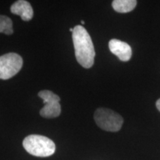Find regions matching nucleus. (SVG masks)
I'll list each match as a JSON object with an SVG mask.
<instances>
[{"instance_id":"f257e3e1","label":"nucleus","mask_w":160,"mask_h":160,"mask_svg":"<svg viewBox=\"0 0 160 160\" xmlns=\"http://www.w3.org/2000/svg\"><path fill=\"white\" fill-rule=\"evenodd\" d=\"M75 56L77 62L85 68H90L93 65L95 50L91 36L82 25L73 28L72 33Z\"/></svg>"},{"instance_id":"f03ea898","label":"nucleus","mask_w":160,"mask_h":160,"mask_svg":"<svg viewBox=\"0 0 160 160\" xmlns=\"http://www.w3.org/2000/svg\"><path fill=\"white\" fill-rule=\"evenodd\" d=\"M24 148L30 154L38 157H47L53 155L56 150L54 142L49 138L41 135H30L22 142Z\"/></svg>"},{"instance_id":"423d86ee","label":"nucleus","mask_w":160,"mask_h":160,"mask_svg":"<svg viewBox=\"0 0 160 160\" xmlns=\"http://www.w3.org/2000/svg\"><path fill=\"white\" fill-rule=\"evenodd\" d=\"M109 49L112 53L117 56L122 62H128L131 59L132 50L131 46L121 40L113 39L109 42Z\"/></svg>"},{"instance_id":"7ed1b4c3","label":"nucleus","mask_w":160,"mask_h":160,"mask_svg":"<svg viewBox=\"0 0 160 160\" xmlns=\"http://www.w3.org/2000/svg\"><path fill=\"white\" fill-rule=\"evenodd\" d=\"M93 118L100 128L106 131H119L123 124V118L119 113L104 108H98L95 111Z\"/></svg>"},{"instance_id":"1a4fd4ad","label":"nucleus","mask_w":160,"mask_h":160,"mask_svg":"<svg viewBox=\"0 0 160 160\" xmlns=\"http://www.w3.org/2000/svg\"><path fill=\"white\" fill-rule=\"evenodd\" d=\"M0 33L6 35H11L13 33L12 20L4 15H0Z\"/></svg>"},{"instance_id":"9d476101","label":"nucleus","mask_w":160,"mask_h":160,"mask_svg":"<svg viewBox=\"0 0 160 160\" xmlns=\"http://www.w3.org/2000/svg\"><path fill=\"white\" fill-rule=\"evenodd\" d=\"M156 105H157V109L160 111V99H159L157 101V103H156Z\"/></svg>"},{"instance_id":"6e6552de","label":"nucleus","mask_w":160,"mask_h":160,"mask_svg":"<svg viewBox=\"0 0 160 160\" xmlns=\"http://www.w3.org/2000/svg\"><path fill=\"white\" fill-rule=\"evenodd\" d=\"M137 4L135 0H114L112 2V7L118 13H128L135 8Z\"/></svg>"},{"instance_id":"39448f33","label":"nucleus","mask_w":160,"mask_h":160,"mask_svg":"<svg viewBox=\"0 0 160 160\" xmlns=\"http://www.w3.org/2000/svg\"><path fill=\"white\" fill-rule=\"evenodd\" d=\"M38 96L43 100L45 104L44 107L40 110V115L47 119L59 117L61 113V105L59 104L60 98L59 96L48 90L39 91Z\"/></svg>"},{"instance_id":"0eeeda50","label":"nucleus","mask_w":160,"mask_h":160,"mask_svg":"<svg viewBox=\"0 0 160 160\" xmlns=\"http://www.w3.org/2000/svg\"><path fill=\"white\" fill-rule=\"evenodd\" d=\"M11 11L13 14L19 16L25 22L30 21L33 17V11L31 5L25 0L15 2L11 5Z\"/></svg>"},{"instance_id":"9b49d317","label":"nucleus","mask_w":160,"mask_h":160,"mask_svg":"<svg viewBox=\"0 0 160 160\" xmlns=\"http://www.w3.org/2000/svg\"><path fill=\"white\" fill-rule=\"evenodd\" d=\"M70 31H71L72 33H73V28H71V29H70Z\"/></svg>"},{"instance_id":"f8f14e48","label":"nucleus","mask_w":160,"mask_h":160,"mask_svg":"<svg viewBox=\"0 0 160 160\" xmlns=\"http://www.w3.org/2000/svg\"><path fill=\"white\" fill-rule=\"evenodd\" d=\"M81 23H82V25H84V24H85V22H84V21H82V22H81Z\"/></svg>"},{"instance_id":"20e7f679","label":"nucleus","mask_w":160,"mask_h":160,"mask_svg":"<svg viewBox=\"0 0 160 160\" xmlns=\"http://www.w3.org/2000/svg\"><path fill=\"white\" fill-rule=\"evenodd\" d=\"M23 65L21 56L8 53L0 57V79L7 80L17 74Z\"/></svg>"}]
</instances>
